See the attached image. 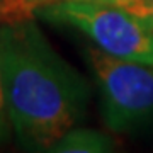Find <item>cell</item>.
Wrapping results in <instances>:
<instances>
[{
    "label": "cell",
    "mask_w": 153,
    "mask_h": 153,
    "mask_svg": "<svg viewBox=\"0 0 153 153\" xmlns=\"http://www.w3.org/2000/svg\"><path fill=\"white\" fill-rule=\"evenodd\" d=\"M34 12L44 21L80 31L107 55L153 65V33L119 7L99 0H61Z\"/></svg>",
    "instance_id": "obj_3"
},
{
    "label": "cell",
    "mask_w": 153,
    "mask_h": 153,
    "mask_svg": "<svg viewBox=\"0 0 153 153\" xmlns=\"http://www.w3.org/2000/svg\"><path fill=\"white\" fill-rule=\"evenodd\" d=\"M12 136H14V133H12L9 112H7L5 94H4V83H2V70H0V145H5Z\"/></svg>",
    "instance_id": "obj_6"
},
{
    "label": "cell",
    "mask_w": 153,
    "mask_h": 153,
    "mask_svg": "<svg viewBox=\"0 0 153 153\" xmlns=\"http://www.w3.org/2000/svg\"><path fill=\"white\" fill-rule=\"evenodd\" d=\"M51 2H61V0H26V4H27L29 9H38V7L44 5V4H51Z\"/></svg>",
    "instance_id": "obj_7"
},
{
    "label": "cell",
    "mask_w": 153,
    "mask_h": 153,
    "mask_svg": "<svg viewBox=\"0 0 153 153\" xmlns=\"http://www.w3.org/2000/svg\"><path fill=\"white\" fill-rule=\"evenodd\" d=\"M116 146L114 138L109 133L73 126L71 129L61 134L53 146L49 148L51 153H107L112 152Z\"/></svg>",
    "instance_id": "obj_4"
},
{
    "label": "cell",
    "mask_w": 153,
    "mask_h": 153,
    "mask_svg": "<svg viewBox=\"0 0 153 153\" xmlns=\"http://www.w3.org/2000/svg\"><path fill=\"white\" fill-rule=\"evenodd\" d=\"M0 70L12 133L22 148L49 152L61 134L83 121L87 82L36 22L0 26Z\"/></svg>",
    "instance_id": "obj_1"
},
{
    "label": "cell",
    "mask_w": 153,
    "mask_h": 153,
    "mask_svg": "<svg viewBox=\"0 0 153 153\" xmlns=\"http://www.w3.org/2000/svg\"><path fill=\"white\" fill-rule=\"evenodd\" d=\"M99 2H105L123 9L153 33V0H99Z\"/></svg>",
    "instance_id": "obj_5"
},
{
    "label": "cell",
    "mask_w": 153,
    "mask_h": 153,
    "mask_svg": "<svg viewBox=\"0 0 153 153\" xmlns=\"http://www.w3.org/2000/svg\"><path fill=\"white\" fill-rule=\"evenodd\" d=\"M100 95V114L112 133H133L153 124V65L121 60L97 46L85 49Z\"/></svg>",
    "instance_id": "obj_2"
}]
</instances>
